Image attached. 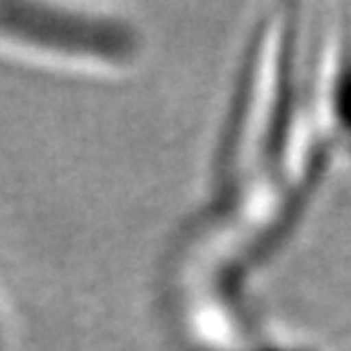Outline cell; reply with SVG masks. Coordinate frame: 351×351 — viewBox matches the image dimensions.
Instances as JSON below:
<instances>
[{
	"mask_svg": "<svg viewBox=\"0 0 351 351\" xmlns=\"http://www.w3.org/2000/svg\"><path fill=\"white\" fill-rule=\"evenodd\" d=\"M142 25L123 10L69 0H0V58L82 78H125L144 62Z\"/></svg>",
	"mask_w": 351,
	"mask_h": 351,
	"instance_id": "cell-1",
	"label": "cell"
},
{
	"mask_svg": "<svg viewBox=\"0 0 351 351\" xmlns=\"http://www.w3.org/2000/svg\"><path fill=\"white\" fill-rule=\"evenodd\" d=\"M210 351H313L299 345H285V342H276V340H263L261 335H256L254 340L244 342V345H235V347H226V349H210Z\"/></svg>",
	"mask_w": 351,
	"mask_h": 351,
	"instance_id": "cell-2",
	"label": "cell"
},
{
	"mask_svg": "<svg viewBox=\"0 0 351 351\" xmlns=\"http://www.w3.org/2000/svg\"><path fill=\"white\" fill-rule=\"evenodd\" d=\"M5 349V319H3V313H0V351Z\"/></svg>",
	"mask_w": 351,
	"mask_h": 351,
	"instance_id": "cell-3",
	"label": "cell"
}]
</instances>
